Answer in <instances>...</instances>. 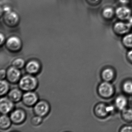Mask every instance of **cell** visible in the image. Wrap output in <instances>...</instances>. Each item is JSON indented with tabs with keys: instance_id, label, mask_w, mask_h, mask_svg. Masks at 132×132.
<instances>
[{
	"instance_id": "6da1fadb",
	"label": "cell",
	"mask_w": 132,
	"mask_h": 132,
	"mask_svg": "<svg viewBox=\"0 0 132 132\" xmlns=\"http://www.w3.org/2000/svg\"><path fill=\"white\" fill-rule=\"evenodd\" d=\"M3 21L7 27H15L19 24L20 18L19 15L13 11L9 6H4L3 7Z\"/></svg>"
},
{
	"instance_id": "7a4b0ae2",
	"label": "cell",
	"mask_w": 132,
	"mask_h": 132,
	"mask_svg": "<svg viewBox=\"0 0 132 132\" xmlns=\"http://www.w3.org/2000/svg\"><path fill=\"white\" fill-rule=\"evenodd\" d=\"M19 88L25 92L34 91L38 86V81L33 75H25L21 78L19 81Z\"/></svg>"
},
{
	"instance_id": "3957f363",
	"label": "cell",
	"mask_w": 132,
	"mask_h": 132,
	"mask_svg": "<svg viewBox=\"0 0 132 132\" xmlns=\"http://www.w3.org/2000/svg\"><path fill=\"white\" fill-rule=\"evenodd\" d=\"M23 44L21 39L16 36H11L6 40L7 49L13 53L19 52L21 50Z\"/></svg>"
},
{
	"instance_id": "277c9868",
	"label": "cell",
	"mask_w": 132,
	"mask_h": 132,
	"mask_svg": "<svg viewBox=\"0 0 132 132\" xmlns=\"http://www.w3.org/2000/svg\"><path fill=\"white\" fill-rule=\"evenodd\" d=\"M50 111V105L45 100L38 101L34 106V112L35 115L41 117L47 116Z\"/></svg>"
},
{
	"instance_id": "5b68a950",
	"label": "cell",
	"mask_w": 132,
	"mask_h": 132,
	"mask_svg": "<svg viewBox=\"0 0 132 132\" xmlns=\"http://www.w3.org/2000/svg\"><path fill=\"white\" fill-rule=\"evenodd\" d=\"M6 71V78L9 82L16 83L19 82L21 78L20 69L12 66L8 68Z\"/></svg>"
},
{
	"instance_id": "8992f818",
	"label": "cell",
	"mask_w": 132,
	"mask_h": 132,
	"mask_svg": "<svg viewBox=\"0 0 132 132\" xmlns=\"http://www.w3.org/2000/svg\"><path fill=\"white\" fill-rule=\"evenodd\" d=\"M21 100L26 106H34L38 102V96L37 94L34 91L25 92L23 94Z\"/></svg>"
},
{
	"instance_id": "52a82bcc",
	"label": "cell",
	"mask_w": 132,
	"mask_h": 132,
	"mask_svg": "<svg viewBox=\"0 0 132 132\" xmlns=\"http://www.w3.org/2000/svg\"><path fill=\"white\" fill-rule=\"evenodd\" d=\"M10 117L13 123L20 124L25 121L26 118V113L23 110L20 109H16L11 112Z\"/></svg>"
},
{
	"instance_id": "ba28073f",
	"label": "cell",
	"mask_w": 132,
	"mask_h": 132,
	"mask_svg": "<svg viewBox=\"0 0 132 132\" xmlns=\"http://www.w3.org/2000/svg\"><path fill=\"white\" fill-rule=\"evenodd\" d=\"M14 107V103L7 97H3L0 100V111L2 114L11 112Z\"/></svg>"
},
{
	"instance_id": "9c48e42d",
	"label": "cell",
	"mask_w": 132,
	"mask_h": 132,
	"mask_svg": "<svg viewBox=\"0 0 132 132\" xmlns=\"http://www.w3.org/2000/svg\"><path fill=\"white\" fill-rule=\"evenodd\" d=\"M26 72L30 75H37L41 70V66L40 62L36 60H30L25 65Z\"/></svg>"
},
{
	"instance_id": "30bf717a",
	"label": "cell",
	"mask_w": 132,
	"mask_h": 132,
	"mask_svg": "<svg viewBox=\"0 0 132 132\" xmlns=\"http://www.w3.org/2000/svg\"><path fill=\"white\" fill-rule=\"evenodd\" d=\"M100 95L105 98L110 97L113 93V88L112 85L107 81L102 82L98 87Z\"/></svg>"
},
{
	"instance_id": "8fae6325",
	"label": "cell",
	"mask_w": 132,
	"mask_h": 132,
	"mask_svg": "<svg viewBox=\"0 0 132 132\" xmlns=\"http://www.w3.org/2000/svg\"><path fill=\"white\" fill-rule=\"evenodd\" d=\"M132 27L129 22L126 23L119 21L115 23L113 26V30L116 34L123 35L128 34Z\"/></svg>"
},
{
	"instance_id": "7c38bea8",
	"label": "cell",
	"mask_w": 132,
	"mask_h": 132,
	"mask_svg": "<svg viewBox=\"0 0 132 132\" xmlns=\"http://www.w3.org/2000/svg\"><path fill=\"white\" fill-rule=\"evenodd\" d=\"M115 14L117 18L121 20H127L131 17V11L130 8L125 6L118 7Z\"/></svg>"
},
{
	"instance_id": "4fadbf2b",
	"label": "cell",
	"mask_w": 132,
	"mask_h": 132,
	"mask_svg": "<svg viewBox=\"0 0 132 132\" xmlns=\"http://www.w3.org/2000/svg\"><path fill=\"white\" fill-rule=\"evenodd\" d=\"M20 89L14 88L9 91L8 98L13 102L17 103L22 100L23 94Z\"/></svg>"
},
{
	"instance_id": "5bb4252c",
	"label": "cell",
	"mask_w": 132,
	"mask_h": 132,
	"mask_svg": "<svg viewBox=\"0 0 132 132\" xmlns=\"http://www.w3.org/2000/svg\"><path fill=\"white\" fill-rule=\"evenodd\" d=\"M10 117L6 114H3L0 118V128L6 130L10 128L12 123Z\"/></svg>"
},
{
	"instance_id": "9a60e30c",
	"label": "cell",
	"mask_w": 132,
	"mask_h": 132,
	"mask_svg": "<svg viewBox=\"0 0 132 132\" xmlns=\"http://www.w3.org/2000/svg\"><path fill=\"white\" fill-rule=\"evenodd\" d=\"M127 100L126 97L123 96H119L117 97L115 100V104L117 109L120 110L126 109L127 105Z\"/></svg>"
},
{
	"instance_id": "2e32d148",
	"label": "cell",
	"mask_w": 132,
	"mask_h": 132,
	"mask_svg": "<svg viewBox=\"0 0 132 132\" xmlns=\"http://www.w3.org/2000/svg\"><path fill=\"white\" fill-rule=\"evenodd\" d=\"M95 112L97 116L101 117H104L109 113L107 110V105L103 103H100L96 106Z\"/></svg>"
},
{
	"instance_id": "e0dca14e",
	"label": "cell",
	"mask_w": 132,
	"mask_h": 132,
	"mask_svg": "<svg viewBox=\"0 0 132 132\" xmlns=\"http://www.w3.org/2000/svg\"><path fill=\"white\" fill-rule=\"evenodd\" d=\"M10 86L9 82L4 79L1 80L0 81V95L3 96L8 93L10 91Z\"/></svg>"
},
{
	"instance_id": "ac0fdd59",
	"label": "cell",
	"mask_w": 132,
	"mask_h": 132,
	"mask_svg": "<svg viewBox=\"0 0 132 132\" xmlns=\"http://www.w3.org/2000/svg\"><path fill=\"white\" fill-rule=\"evenodd\" d=\"M102 76V78L105 81H109L114 78V71L111 69L106 68L103 71Z\"/></svg>"
},
{
	"instance_id": "d6986e66",
	"label": "cell",
	"mask_w": 132,
	"mask_h": 132,
	"mask_svg": "<svg viewBox=\"0 0 132 132\" xmlns=\"http://www.w3.org/2000/svg\"><path fill=\"white\" fill-rule=\"evenodd\" d=\"M12 64V66L19 69L23 68L26 64L24 60L21 58H18L14 59Z\"/></svg>"
},
{
	"instance_id": "ffe728a7",
	"label": "cell",
	"mask_w": 132,
	"mask_h": 132,
	"mask_svg": "<svg viewBox=\"0 0 132 132\" xmlns=\"http://www.w3.org/2000/svg\"><path fill=\"white\" fill-rule=\"evenodd\" d=\"M122 43L126 47L132 48V34L125 35L123 38Z\"/></svg>"
},
{
	"instance_id": "44dd1931",
	"label": "cell",
	"mask_w": 132,
	"mask_h": 132,
	"mask_svg": "<svg viewBox=\"0 0 132 132\" xmlns=\"http://www.w3.org/2000/svg\"><path fill=\"white\" fill-rule=\"evenodd\" d=\"M114 13L115 12L112 7H107L103 11L102 15L106 19H110L113 16Z\"/></svg>"
},
{
	"instance_id": "7402d4cb",
	"label": "cell",
	"mask_w": 132,
	"mask_h": 132,
	"mask_svg": "<svg viewBox=\"0 0 132 132\" xmlns=\"http://www.w3.org/2000/svg\"><path fill=\"white\" fill-rule=\"evenodd\" d=\"M122 116L125 120H132V109L126 108L122 110Z\"/></svg>"
},
{
	"instance_id": "603a6c76",
	"label": "cell",
	"mask_w": 132,
	"mask_h": 132,
	"mask_svg": "<svg viewBox=\"0 0 132 132\" xmlns=\"http://www.w3.org/2000/svg\"><path fill=\"white\" fill-rule=\"evenodd\" d=\"M123 88L125 92L128 94H132V82L127 81L123 83Z\"/></svg>"
},
{
	"instance_id": "cb8c5ba5",
	"label": "cell",
	"mask_w": 132,
	"mask_h": 132,
	"mask_svg": "<svg viewBox=\"0 0 132 132\" xmlns=\"http://www.w3.org/2000/svg\"><path fill=\"white\" fill-rule=\"evenodd\" d=\"M42 117L35 115L31 118V122L32 125L34 126H37L40 125L42 122Z\"/></svg>"
},
{
	"instance_id": "d4e9b609",
	"label": "cell",
	"mask_w": 132,
	"mask_h": 132,
	"mask_svg": "<svg viewBox=\"0 0 132 132\" xmlns=\"http://www.w3.org/2000/svg\"><path fill=\"white\" fill-rule=\"evenodd\" d=\"M7 71L4 69H1L0 71V78L1 79H4L6 78Z\"/></svg>"
},
{
	"instance_id": "484cf974",
	"label": "cell",
	"mask_w": 132,
	"mask_h": 132,
	"mask_svg": "<svg viewBox=\"0 0 132 132\" xmlns=\"http://www.w3.org/2000/svg\"><path fill=\"white\" fill-rule=\"evenodd\" d=\"M120 131L122 132H132V126H126L122 128Z\"/></svg>"
},
{
	"instance_id": "4316f807",
	"label": "cell",
	"mask_w": 132,
	"mask_h": 132,
	"mask_svg": "<svg viewBox=\"0 0 132 132\" xmlns=\"http://www.w3.org/2000/svg\"><path fill=\"white\" fill-rule=\"evenodd\" d=\"M0 36H0L1 37V43H0V45H1V46H2V45L3 44H4L5 42H6V39H5V36L2 33L1 34V35Z\"/></svg>"
},
{
	"instance_id": "83f0119b",
	"label": "cell",
	"mask_w": 132,
	"mask_h": 132,
	"mask_svg": "<svg viewBox=\"0 0 132 132\" xmlns=\"http://www.w3.org/2000/svg\"><path fill=\"white\" fill-rule=\"evenodd\" d=\"M127 57L128 59L131 62H132V49L128 52L127 54Z\"/></svg>"
},
{
	"instance_id": "f1b7e54d",
	"label": "cell",
	"mask_w": 132,
	"mask_h": 132,
	"mask_svg": "<svg viewBox=\"0 0 132 132\" xmlns=\"http://www.w3.org/2000/svg\"><path fill=\"white\" fill-rule=\"evenodd\" d=\"M114 106H107V110L109 113H110L113 112V110H114Z\"/></svg>"
},
{
	"instance_id": "f546056e",
	"label": "cell",
	"mask_w": 132,
	"mask_h": 132,
	"mask_svg": "<svg viewBox=\"0 0 132 132\" xmlns=\"http://www.w3.org/2000/svg\"><path fill=\"white\" fill-rule=\"evenodd\" d=\"M119 1L121 4H127L129 2V0H119Z\"/></svg>"
},
{
	"instance_id": "4dcf8cb0",
	"label": "cell",
	"mask_w": 132,
	"mask_h": 132,
	"mask_svg": "<svg viewBox=\"0 0 132 132\" xmlns=\"http://www.w3.org/2000/svg\"><path fill=\"white\" fill-rule=\"evenodd\" d=\"M100 0H87V1L90 3L95 4L97 2H99Z\"/></svg>"
},
{
	"instance_id": "1f68e13d",
	"label": "cell",
	"mask_w": 132,
	"mask_h": 132,
	"mask_svg": "<svg viewBox=\"0 0 132 132\" xmlns=\"http://www.w3.org/2000/svg\"><path fill=\"white\" fill-rule=\"evenodd\" d=\"M129 23L132 27V17H131L129 20Z\"/></svg>"
},
{
	"instance_id": "d6a6232c",
	"label": "cell",
	"mask_w": 132,
	"mask_h": 132,
	"mask_svg": "<svg viewBox=\"0 0 132 132\" xmlns=\"http://www.w3.org/2000/svg\"><path fill=\"white\" fill-rule=\"evenodd\" d=\"M131 104H132V101H131Z\"/></svg>"
}]
</instances>
